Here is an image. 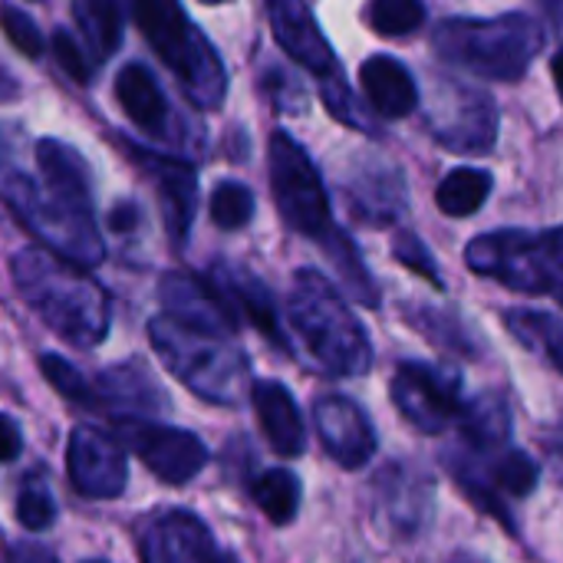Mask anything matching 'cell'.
I'll return each mask as SVG.
<instances>
[{"instance_id": "6da1fadb", "label": "cell", "mask_w": 563, "mask_h": 563, "mask_svg": "<svg viewBox=\"0 0 563 563\" xmlns=\"http://www.w3.org/2000/svg\"><path fill=\"white\" fill-rule=\"evenodd\" d=\"M271 191H274L277 211L287 221V228L323 247V254L333 261V267H336L343 287L353 294V300H360L363 307H379L383 303L379 287H376L363 254L356 251V244L333 221L327 185H323L313 158L287 132L271 135Z\"/></svg>"}, {"instance_id": "7a4b0ae2", "label": "cell", "mask_w": 563, "mask_h": 563, "mask_svg": "<svg viewBox=\"0 0 563 563\" xmlns=\"http://www.w3.org/2000/svg\"><path fill=\"white\" fill-rule=\"evenodd\" d=\"M287 320L303 353L330 376L353 379L373 369V343L343 294L317 271H297Z\"/></svg>"}, {"instance_id": "3957f363", "label": "cell", "mask_w": 563, "mask_h": 563, "mask_svg": "<svg viewBox=\"0 0 563 563\" xmlns=\"http://www.w3.org/2000/svg\"><path fill=\"white\" fill-rule=\"evenodd\" d=\"M435 53L472 76L518 82L544 46V30L528 13H505L492 20L449 16L432 30Z\"/></svg>"}, {"instance_id": "277c9868", "label": "cell", "mask_w": 563, "mask_h": 563, "mask_svg": "<svg viewBox=\"0 0 563 563\" xmlns=\"http://www.w3.org/2000/svg\"><path fill=\"white\" fill-rule=\"evenodd\" d=\"M13 280L33 310L73 343H99L109 327V303L96 280L79 274L69 261L46 251H20L13 257Z\"/></svg>"}, {"instance_id": "5b68a950", "label": "cell", "mask_w": 563, "mask_h": 563, "mask_svg": "<svg viewBox=\"0 0 563 563\" xmlns=\"http://www.w3.org/2000/svg\"><path fill=\"white\" fill-rule=\"evenodd\" d=\"M129 7L142 36L172 69L188 102L198 109H218L228 96V69L185 7L178 0H129Z\"/></svg>"}, {"instance_id": "8992f818", "label": "cell", "mask_w": 563, "mask_h": 563, "mask_svg": "<svg viewBox=\"0 0 563 563\" xmlns=\"http://www.w3.org/2000/svg\"><path fill=\"white\" fill-rule=\"evenodd\" d=\"M465 264L508 290L554 297L563 307V224L548 231H492L465 247Z\"/></svg>"}, {"instance_id": "52a82bcc", "label": "cell", "mask_w": 563, "mask_h": 563, "mask_svg": "<svg viewBox=\"0 0 563 563\" xmlns=\"http://www.w3.org/2000/svg\"><path fill=\"white\" fill-rule=\"evenodd\" d=\"M148 336L162 353L165 366L201 399H211L218 406H231L241 399L247 383V363L228 343V336L195 330L168 313L148 323Z\"/></svg>"}, {"instance_id": "ba28073f", "label": "cell", "mask_w": 563, "mask_h": 563, "mask_svg": "<svg viewBox=\"0 0 563 563\" xmlns=\"http://www.w3.org/2000/svg\"><path fill=\"white\" fill-rule=\"evenodd\" d=\"M449 468L455 482L465 488V495L508 528H515V521L505 515L508 501L528 498L541 482L538 462L528 452L515 449L511 442L485 452L459 449L455 455H449Z\"/></svg>"}, {"instance_id": "9c48e42d", "label": "cell", "mask_w": 563, "mask_h": 563, "mask_svg": "<svg viewBox=\"0 0 563 563\" xmlns=\"http://www.w3.org/2000/svg\"><path fill=\"white\" fill-rule=\"evenodd\" d=\"M3 201L13 208V214L53 251H59L66 261L76 264H96L102 257V241L96 234L92 214H82L63 201H56L49 191H40L26 175H10L3 185Z\"/></svg>"}, {"instance_id": "30bf717a", "label": "cell", "mask_w": 563, "mask_h": 563, "mask_svg": "<svg viewBox=\"0 0 563 563\" xmlns=\"http://www.w3.org/2000/svg\"><path fill=\"white\" fill-rule=\"evenodd\" d=\"M389 396L399 416L422 435H439L449 426H459V416L468 402L459 369L432 363H399Z\"/></svg>"}, {"instance_id": "8fae6325", "label": "cell", "mask_w": 563, "mask_h": 563, "mask_svg": "<svg viewBox=\"0 0 563 563\" xmlns=\"http://www.w3.org/2000/svg\"><path fill=\"white\" fill-rule=\"evenodd\" d=\"M439 145L459 155H485L498 139V109L488 92L462 82H442L426 112Z\"/></svg>"}, {"instance_id": "7c38bea8", "label": "cell", "mask_w": 563, "mask_h": 563, "mask_svg": "<svg viewBox=\"0 0 563 563\" xmlns=\"http://www.w3.org/2000/svg\"><path fill=\"white\" fill-rule=\"evenodd\" d=\"M435 488L429 475L409 462L386 465L373 482V511L376 521L396 538H416L432 511Z\"/></svg>"}, {"instance_id": "4fadbf2b", "label": "cell", "mask_w": 563, "mask_h": 563, "mask_svg": "<svg viewBox=\"0 0 563 563\" xmlns=\"http://www.w3.org/2000/svg\"><path fill=\"white\" fill-rule=\"evenodd\" d=\"M125 445L142 459V465L162 478L165 485H185L208 465V449L195 432L172 429V426H148V422H125L122 426Z\"/></svg>"}, {"instance_id": "5bb4252c", "label": "cell", "mask_w": 563, "mask_h": 563, "mask_svg": "<svg viewBox=\"0 0 563 563\" xmlns=\"http://www.w3.org/2000/svg\"><path fill=\"white\" fill-rule=\"evenodd\" d=\"M66 468H69L73 488L86 498H115L122 495L129 482L122 445L109 432H99L89 426L73 429L69 449H66Z\"/></svg>"}, {"instance_id": "9a60e30c", "label": "cell", "mask_w": 563, "mask_h": 563, "mask_svg": "<svg viewBox=\"0 0 563 563\" xmlns=\"http://www.w3.org/2000/svg\"><path fill=\"white\" fill-rule=\"evenodd\" d=\"M267 20L280 49L307 73H313L320 82L343 76L340 59L307 0H267Z\"/></svg>"}, {"instance_id": "2e32d148", "label": "cell", "mask_w": 563, "mask_h": 563, "mask_svg": "<svg viewBox=\"0 0 563 563\" xmlns=\"http://www.w3.org/2000/svg\"><path fill=\"white\" fill-rule=\"evenodd\" d=\"M313 422H317V435H320L327 455L340 468L356 472L376 459L379 439H376L369 416L360 409V402H353L346 396H323L313 406Z\"/></svg>"}, {"instance_id": "e0dca14e", "label": "cell", "mask_w": 563, "mask_h": 563, "mask_svg": "<svg viewBox=\"0 0 563 563\" xmlns=\"http://www.w3.org/2000/svg\"><path fill=\"white\" fill-rule=\"evenodd\" d=\"M142 563H221L211 531L191 511L152 518L139 538Z\"/></svg>"}, {"instance_id": "ac0fdd59", "label": "cell", "mask_w": 563, "mask_h": 563, "mask_svg": "<svg viewBox=\"0 0 563 563\" xmlns=\"http://www.w3.org/2000/svg\"><path fill=\"white\" fill-rule=\"evenodd\" d=\"M162 303H165L168 317H175L195 330H208L218 336H228L231 330H238V313H234V303L228 300V294L218 284H208L201 277L168 274L162 280Z\"/></svg>"}, {"instance_id": "d6986e66", "label": "cell", "mask_w": 563, "mask_h": 563, "mask_svg": "<svg viewBox=\"0 0 563 563\" xmlns=\"http://www.w3.org/2000/svg\"><path fill=\"white\" fill-rule=\"evenodd\" d=\"M139 165L152 175L158 198H162V214H165V228L172 234V241H185L191 218H195V205H198V175L185 158L175 155H155V152H142L135 148Z\"/></svg>"}, {"instance_id": "ffe728a7", "label": "cell", "mask_w": 563, "mask_h": 563, "mask_svg": "<svg viewBox=\"0 0 563 563\" xmlns=\"http://www.w3.org/2000/svg\"><path fill=\"white\" fill-rule=\"evenodd\" d=\"M251 399H254V412H257V422L264 429L267 445L280 459L303 455V449H307V429H303V416H300L297 399L290 396V389L284 383L261 379V383H254Z\"/></svg>"}, {"instance_id": "44dd1931", "label": "cell", "mask_w": 563, "mask_h": 563, "mask_svg": "<svg viewBox=\"0 0 563 563\" xmlns=\"http://www.w3.org/2000/svg\"><path fill=\"white\" fill-rule=\"evenodd\" d=\"M115 99L132 125H139L142 132H148L155 139H175L172 106L148 66H142V63L122 66L115 76Z\"/></svg>"}, {"instance_id": "7402d4cb", "label": "cell", "mask_w": 563, "mask_h": 563, "mask_svg": "<svg viewBox=\"0 0 563 563\" xmlns=\"http://www.w3.org/2000/svg\"><path fill=\"white\" fill-rule=\"evenodd\" d=\"M36 165H40V175H43L46 191L56 201H63V205H69V208H76L82 214H92L89 165H86V158L73 145H66L59 139H40V145H36Z\"/></svg>"}, {"instance_id": "603a6c76", "label": "cell", "mask_w": 563, "mask_h": 563, "mask_svg": "<svg viewBox=\"0 0 563 563\" xmlns=\"http://www.w3.org/2000/svg\"><path fill=\"white\" fill-rule=\"evenodd\" d=\"M343 191H346V201H350L353 214L363 224H373V228H386L406 211L402 178L389 165H369V168L356 172L343 185Z\"/></svg>"}, {"instance_id": "cb8c5ba5", "label": "cell", "mask_w": 563, "mask_h": 563, "mask_svg": "<svg viewBox=\"0 0 563 563\" xmlns=\"http://www.w3.org/2000/svg\"><path fill=\"white\" fill-rule=\"evenodd\" d=\"M360 82L373 112L383 119H406L419 106V86L412 73L386 53H376L360 66Z\"/></svg>"}, {"instance_id": "d4e9b609", "label": "cell", "mask_w": 563, "mask_h": 563, "mask_svg": "<svg viewBox=\"0 0 563 563\" xmlns=\"http://www.w3.org/2000/svg\"><path fill=\"white\" fill-rule=\"evenodd\" d=\"M459 435H462V449H472V452L508 445L511 442V409H508L505 396L482 393V396L468 399L459 416Z\"/></svg>"}, {"instance_id": "484cf974", "label": "cell", "mask_w": 563, "mask_h": 563, "mask_svg": "<svg viewBox=\"0 0 563 563\" xmlns=\"http://www.w3.org/2000/svg\"><path fill=\"white\" fill-rule=\"evenodd\" d=\"M218 287L228 294V300H231L234 307H241V310L247 313V320H251L271 343H277V346L287 350V333H284V327H280L277 303H274L271 290H267L254 274L224 267V277H221Z\"/></svg>"}, {"instance_id": "4316f807", "label": "cell", "mask_w": 563, "mask_h": 563, "mask_svg": "<svg viewBox=\"0 0 563 563\" xmlns=\"http://www.w3.org/2000/svg\"><path fill=\"white\" fill-rule=\"evenodd\" d=\"M508 333L531 350L534 356H541L548 366H554L563 373V320L544 310H505L501 313Z\"/></svg>"}, {"instance_id": "83f0119b", "label": "cell", "mask_w": 563, "mask_h": 563, "mask_svg": "<svg viewBox=\"0 0 563 563\" xmlns=\"http://www.w3.org/2000/svg\"><path fill=\"white\" fill-rule=\"evenodd\" d=\"M73 16L96 59H109L122 46V7L119 0H73Z\"/></svg>"}, {"instance_id": "f1b7e54d", "label": "cell", "mask_w": 563, "mask_h": 563, "mask_svg": "<svg viewBox=\"0 0 563 563\" xmlns=\"http://www.w3.org/2000/svg\"><path fill=\"white\" fill-rule=\"evenodd\" d=\"M492 188H495L492 172H482V168H455V172H449L439 181L435 205L449 218H472L488 201Z\"/></svg>"}, {"instance_id": "f546056e", "label": "cell", "mask_w": 563, "mask_h": 563, "mask_svg": "<svg viewBox=\"0 0 563 563\" xmlns=\"http://www.w3.org/2000/svg\"><path fill=\"white\" fill-rule=\"evenodd\" d=\"M251 498L257 501V508L267 515L271 525L284 528V525H290L297 518L303 488H300V478L290 468H267V472H261L254 478Z\"/></svg>"}, {"instance_id": "4dcf8cb0", "label": "cell", "mask_w": 563, "mask_h": 563, "mask_svg": "<svg viewBox=\"0 0 563 563\" xmlns=\"http://www.w3.org/2000/svg\"><path fill=\"white\" fill-rule=\"evenodd\" d=\"M363 13L379 36H406L426 23L422 0H369Z\"/></svg>"}, {"instance_id": "1f68e13d", "label": "cell", "mask_w": 563, "mask_h": 563, "mask_svg": "<svg viewBox=\"0 0 563 563\" xmlns=\"http://www.w3.org/2000/svg\"><path fill=\"white\" fill-rule=\"evenodd\" d=\"M320 99H323L327 112H330L336 122H343V125H350V129H360V132H366V135H376V132H379L373 112L360 102V96L350 89V82H346L343 76L320 82Z\"/></svg>"}, {"instance_id": "d6a6232c", "label": "cell", "mask_w": 563, "mask_h": 563, "mask_svg": "<svg viewBox=\"0 0 563 563\" xmlns=\"http://www.w3.org/2000/svg\"><path fill=\"white\" fill-rule=\"evenodd\" d=\"M254 218V191L241 181H221L211 191V221L221 231H241Z\"/></svg>"}, {"instance_id": "836d02e7", "label": "cell", "mask_w": 563, "mask_h": 563, "mask_svg": "<svg viewBox=\"0 0 563 563\" xmlns=\"http://www.w3.org/2000/svg\"><path fill=\"white\" fill-rule=\"evenodd\" d=\"M40 369H43V376L49 379V386H53L63 399L79 402V406H92V402H96L92 386H89V383L82 379V373H79L73 363H66L63 356H43V360H40Z\"/></svg>"}, {"instance_id": "e575fe53", "label": "cell", "mask_w": 563, "mask_h": 563, "mask_svg": "<svg viewBox=\"0 0 563 563\" xmlns=\"http://www.w3.org/2000/svg\"><path fill=\"white\" fill-rule=\"evenodd\" d=\"M0 26H3V36L13 43L16 53L30 56V59H40L43 49H46V40L40 33V26L33 23V16H26L23 10L16 7H3L0 10Z\"/></svg>"}, {"instance_id": "d590c367", "label": "cell", "mask_w": 563, "mask_h": 563, "mask_svg": "<svg viewBox=\"0 0 563 563\" xmlns=\"http://www.w3.org/2000/svg\"><path fill=\"white\" fill-rule=\"evenodd\" d=\"M393 257H396L402 267L416 271L419 277L432 280L439 290L445 287V280H442V274H439V264H435L432 251H429V247L412 234V231H399V234L393 238Z\"/></svg>"}, {"instance_id": "8d00e7d4", "label": "cell", "mask_w": 563, "mask_h": 563, "mask_svg": "<svg viewBox=\"0 0 563 563\" xmlns=\"http://www.w3.org/2000/svg\"><path fill=\"white\" fill-rule=\"evenodd\" d=\"M49 49H53V56H56L59 69H63L73 82H89V76H92V63H89L86 49H82V46H79L66 30H56V33H53Z\"/></svg>"}, {"instance_id": "74e56055", "label": "cell", "mask_w": 563, "mask_h": 563, "mask_svg": "<svg viewBox=\"0 0 563 563\" xmlns=\"http://www.w3.org/2000/svg\"><path fill=\"white\" fill-rule=\"evenodd\" d=\"M53 518H56V508H53V498L43 492V488H26L20 498H16V521L26 528V531H33V534H40V531H46L49 525H53Z\"/></svg>"}, {"instance_id": "f35d334b", "label": "cell", "mask_w": 563, "mask_h": 563, "mask_svg": "<svg viewBox=\"0 0 563 563\" xmlns=\"http://www.w3.org/2000/svg\"><path fill=\"white\" fill-rule=\"evenodd\" d=\"M20 449H23V439H20L16 422L7 419V416H0V465L3 462H13L20 455Z\"/></svg>"}, {"instance_id": "ab89813d", "label": "cell", "mask_w": 563, "mask_h": 563, "mask_svg": "<svg viewBox=\"0 0 563 563\" xmlns=\"http://www.w3.org/2000/svg\"><path fill=\"white\" fill-rule=\"evenodd\" d=\"M10 563H56V558L43 548V544H33V541H23L13 548V558Z\"/></svg>"}, {"instance_id": "60d3db41", "label": "cell", "mask_w": 563, "mask_h": 563, "mask_svg": "<svg viewBox=\"0 0 563 563\" xmlns=\"http://www.w3.org/2000/svg\"><path fill=\"white\" fill-rule=\"evenodd\" d=\"M135 218H139L135 205H132V201H122V205H115V208H112V214H109V228H112V231H129V228L135 224Z\"/></svg>"}, {"instance_id": "b9f144b4", "label": "cell", "mask_w": 563, "mask_h": 563, "mask_svg": "<svg viewBox=\"0 0 563 563\" xmlns=\"http://www.w3.org/2000/svg\"><path fill=\"white\" fill-rule=\"evenodd\" d=\"M548 445H551V452H554V455L563 462V416H561V422L554 426V432H551Z\"/></svg>"}, {"instance_id": "7bdbcfd3", "label": "cell", "mask_w": 563, "mask_h": 563, "mask_svg": "<svg viewBox=\"0 0 563 563\" xmlns=\"http://www.w3.org/2000/svg\"><path fill=\"white\" fill-rule=\"evenodd\" d=\"M551 73H554V86H558V92H561V99H563V49L554 53V59H551Z\"/></svg>"}, {"instance_id": "ee69618b", "label": "cell", "mask_w": 563, "mask_h": 563, "mask_svg": "<svg viewBox=\"0 0 563 563\" xmlns=\"http://www.w3.org/2000/svg\"><path fill=\"white\" fill-rule=\"evenodd\" d=\"M445 563H488L485 558H478V554H452Z\"/></svg>"}, {"instance_id": "f6af8a7d", "label": "cell", "mask_w": 563, "mask_h": 563, "mask_svg": "<svg viewBox=\"0 0 563 563\" xmlns=\"http://www.w3.org/2000/svg\"><path fill=\"white\" fill-rule=\"evenodd\" d=\"M201 3H228V0H201Z\"/></svg>"}, {"instance_id": "bcb514c9", "label": "cell", "mask_w": 563, "mask_h": 563, "mask_svg": "<svg viewBox=\"0 0 563 563\" xmlns=\"http://www.w3.org/2000/svg\"><path fill=\"white\" fill-rule=\"evenodd\" d=\"M221 563H238V561H231V558H221Z\"/></svg>"}]
</instances>
